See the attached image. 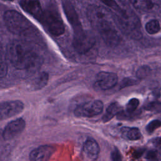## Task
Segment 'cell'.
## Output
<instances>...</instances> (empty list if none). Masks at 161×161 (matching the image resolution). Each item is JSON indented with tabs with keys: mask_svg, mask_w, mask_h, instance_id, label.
<instances>
[{
	"mask_svg": "<svg viewBox=\"0 0 161 161\" xmlns=\"http://www.w3.org/2000/svg\"><path fill=\"white\" fill-rule=\"evenodd\" d=\"M87 16L92 27L97 31L107 45L115 47L120 42L121 37L113 15L108 10L100 6L92 4L87 9Z\"/></svg>",
	"mask_w": 161,
	"mask_h": 161,
	"instance_id": "6da1fadb",
	"label": "cell"
},
{
	"mask_svg": "<svg viewBox=\"0 0 161 161\" xmlns=\"http://www.w3.org/2000/svg\"><path fill=\"white\" fill-rule=\"evenodd\" d=\"M6 55L12 65L18 70H34L42 64V58L28 42L13 40L6 47Z\"/></svg>",
	"mask_w": 161,
	"mask_h": 161,
	"instance_id": "7a4b0ae2",
	"label": "cell"
},
{
	"mask_svg": "<svg viewBox=\"0 0 161 161\" xmlns=\"http://www.w3.org/2000/svg\"><path fill=\"white\" fill-rule=\"evenodd\" d=\"M114 11L113 15L116 25L124 34L133 39L142 38L140 22L133 11L119 6Z\"/></svg>",
	"mask_w": 161,
	"mask_h": 161,
	"instance_id": "3957f363",
	"label": "cell"
},
{
	"mask_svg": "<svg viewBox=\"0 0 161 161\" xmlns=\"http://www.w3.org/2000/svg\"><path fill=\"white\" fill-rule=\"evenodd\" d=\"M7 29L17 35L30 36L38 33L36 27L22 14L15 10L6 11L3 16Z\"/></svg>",
	"mask_w": 161,
	"mask_h": 161,
	"instance_id": "277c9868",
	"label": "cell"
},
{
	"mask_svg": "<svg viewBox=\"0 0 161 161\" xmlns=\"http://www.w3.org/2000/svg\"><path fill=\"white\" fill-rule=\"evenodd\" d=\"M40 23L53 36H60L65 32L64 22L58 11L53 8L44 10Z\"/></svg>",
	"mask_w": 161,
	"mask_h": 161,
	"instance_id": "5b68a950",
	"label": "cell"
},
{
	"mask_svg": "<svg viewBox=\"0 0 161 161\" xmlns=\"http://www.w3.org/2000/svg\"><path fill=\"white\" fill-rule=\"evenodd\" d=\"M103 108L104 104L101 100H92L78 105L74 113L77 117L91 118L101 114Z\"/></svg>",
	"mask_w": 161,
	"mask_h": 161,
	"instance_id": "8992f818",
	"label": "cell"
},
{
	"mask_svg": "<svg viewBox=\"0 0 161 161\" xmlns=\"http://www.w3.org/2000/svg\"><path fill=\"white\" fill-rule=\"evenodd\" d=\"M62 6L65 14L73 29L74 36H79L83 34L86 31L82 28L80 19L74 6L67 1H64Z\"/></svg>",
	"mask_w": 161,
	"mask_h": 161,
	"instance_id": "52a82bcc",
	"label": "cell"
},
{
	"mask_svg": "<svg viewBox=\"0 0 161 161\" xmlns=\"http://www.w3.org/2000/svg\"><path fill=\"white\" fill-rule=\"evenodd\" d=\"M96 39L92 33L86 31L84 34L74 37L73 47L75 51L80 54L89 52L94 45Z\"/></svg>",
	"mask_w": 161,
	"mask_h": 161,
	"instance_id": "ba28073f",
	"label": "cell"
},
{
	"mask_svg": "<svg viewBox=\"0 0 161 161\" xmlns=\"http://www.w3.org/2000/svg\"><path fill=\"white\" fill-rule=\"evenodd\" d=\"M24 104L19 100L2 102L0 106V118L3 121L14 116L23 111Z\"/></svg>",
	"mask_w": 161,
	"mask_h": 161,
	"instance_id": "9c48e42d",
	"label": "cell"
},
{
	"mask_svg": "<svg viewBox=\"0 0 161 161\" xmlns=\"http://www.w3.org/2000/svg\"><path fill=\"white\" fill-rule=\"evenodd\" d=\"M118 80V77L115 73L101 71L96 75L95 84L101 90H108L114 87Z\"/></svg>",
	"mask_w": 161,
	"mask_h": 161,
	"instance_id": "30bf717a",
	"label": "cell"
},
{
	"mask_svg": "<svg viewBox=\"0 0 161 161\" xmlns=\"http://www.w3.org/2000/svg\"><path fill=\"white\" fill-rule=\"evenodd\" d=\"M25 126V121L21 118H18L11 121L4 127L2 134L3 138L5 140L14 138L23 132Z\"/></svg>",
	"mask_w": 161,
	"mask_h": 161,
	"instance_id": "8fae6325",
	"label": "cell"
},
{
	"mask_svg": "<svg viewBox=\"0 0 161 161\" xmlns=\"http://www.w3.org/2000/svg\"><path fill=\"white\" fill-rule=\"evenodd\" d=\"M19 4L25 12L39 22L41 21L44 10H43L39 0H19Z\"/></svg>",
	"mask_w": 161,
	"mask_h": 161,
	"instance_id": "7c38bea8",
	"label": "cell"
},
{
	"mask_svg": "<svg viewBox=\"0 0 161 161\" xmlns=\"http://www.w3.org/2000/svg\"><path fill=\"white\" fill-rule=\"evenodd\" d=\"M55 152V148L50 145H45L35 148L30 153L29 158L32 161H45L50 158Z\"/></svg>",
	"mask_w": 161,
	"mask_h": 161,
	"instance_id": "4fadbf2b",
	"label": "cell"
},
{
	"mask_svg": "<svg viewBox=\"0 0 161 161\" xmlns=\"http://www.w3.org/2000/svg\"><path fill=\"white\" fill-rule=\"evenodd\" d=\"M82 151L87 158L96 160L100 152V148L96 140L88 137L84 143Z\"/></svg>",
	"mask_w": 161,
	"mask_h": 161,
	"instance_id": "5bb4252c",
	"label": "cell"
},
{
	"mask_svg": "<svg viewBox=\"0 0 161 161\" xmlns=\"http://www.w3.org/2000/svg\"><path fill=\"white\" fill-rule=\"evenodd\" d=\"M121 136L128 140H137L141 138L140 130L136 127L124 126L121 128Z\"/></svg>",
	"mask_w": 161,
	"mask_h": 161,
	"instance_id": "9a60e30c",
	"label": "cell"
},
{
	"mask_svg": "<svg viewBox=\"0 0 161 161\" xmlns=\"http://www.w3.org/2000/svg\"><path fill=\"white\" fill-rule=\"evenodd\" d=\"M121 111V106L117 103L114 102L109 104V106L107 108L106 111L102 118V120L104 123L108 122L112 119L116 115L119 114Z\"/></svg>",
	"mask_w": 161,
	"mask_h": 161,
	"instance_id": "2e32d148",
	"label": "cell"
},
{
	"mask_svg": "<svg viewBox=\"0 0 161 161\" xmlns=\"http://www.w3.org/2000/svg\"><path fill=\"white\" fill-rule=\"evenodd\" d=\"M130 1L135 8L143 11H148L155 6L153 0H130Z\"/></svg>",
	"mask_w": 161,
	"mask_h": 161,
	"instance_id": "e0dca14e",
	"label": "cell"
},
{
	"mask_svg": "<svg viewBox=\"0 0 161 161\" xmlns=\"http://www.w3.org/2000/svg\"><path fill=\"white\" fill-rule=\"evenodd\" d=\"M33 87L35 89H40L45 86L48 80V74L45 72H42L33 80Z\"/></svg>",
	"mask_w": 161,
	"mask_h": 161,
	"instance_id": "ac0fdd59",
	"label": "cell"
},
{
	"mask_svg": "<svg viewBox=\"0 0 161 161\" xmlns=\"http://www.w3.org/2000/svg\"><path fill=\"white\" fill-rule=\"evenodd\" d=\"M145 29L148 34L153 35L160 31V25L158 20L151 19L146 23L145 26Z\"/></svg>",
	"mask_w": 161,
	"mask_h": 161,
	"instance_id": "d6986e66",
	"label": "cell"
},
{
	"mask_svg": "<svg viewBox=\"0 0 161 161\" xmlns=\"http://www.w3.org/2000/svg\"><path fill=\"white\" fill-rule=\"evenodd\" d=\"M150 73H151V69L148 66L142 65L138 69L136 75V77L140 80L148 76L150 74Z\"/></svg>",
	"mask_w": 161,
	"mask_h": 161,
	"instance_id": "ffe728a7",
	"label": "cell"
},
{
	"mask_svg": "<svg viewBox=\"0 0 161 161\" xmlns=\"http://www.w3.org/2000/svg\"><path fill=\"white\" fill-rule=\"evenodd\" d=\"M140 101L136 98L130 99L126 105V111L128 113L131 114L133 113L138 106Z\"/></svg>",
	"mask_w": 161,
	"mask_h": 161,
	"instance_id": "44dd1931",
	"label": "cell"
},
{
	"mask_svg": "<svg viewBox=\"0 0 161 161\" xmlns=\"http://www.w3.org/2000/svg\"><path fill=\"white\" fill-rule=\"evenodd\" d=\"M144 109L145 110L155 113L161 112V103L158 101L150 102L144 106Z\"/></svg>",
	"mask_w": 161,
	"mask_h": 161,
	"instance_id": "7402d4cb",
	"label": "cell"
},
{
	"mask_svg": "<svg viewBox=\"0 0 161 161\" xmlns=\"http://www.w3.org/2000/svg\"><path fill=\"white\" fill-rule=\"evenodd\" d=\"M139 80H140V79L138 78L136 79V78H133V77H126V78L123 79L122 80L121 82L120 83L119 89H123L128 86H131L136 85L139 83Z\"/></svg>",
	"mask_w": 161,
	"mask_h": 161,
	"instance_id": "603a6c76",
	"label": "cell"
},
{
	"mask_svg": "<svg viewBox=\"0 0 161 161\" xmlns=\"http://www.w3.org/2000/svg\"><path fill=\"white\" fill-rule=\"evenodd\" d=\"M160 126H161V121L158 119H154L151 121L146 126V130L148 133H152Z\"/></svg>",
	"mask_w": 161,
	"mask_h": 161,
	"instance_id": "cb8c5ba5",
	"label": "cell"
},
{
	"mask_svg": "<svg viewBox=\"0 0 161 161\" xmlns=\"http://www.w3.org/2000/svg\"><path fill=\"white\" fill-rule=\"evenodd\" d=\"M8 64L6 61L1 59V68H0V77L1 79L5 77L8 74Z\"/></svg>",
	"mask_w": 161,
	"mask_h": 161,
	"instance_id": "d4e9b609",
	"label": "cell"
},
{
	"mask_svg": "<svg viewBox=\"0 0 161 161\" xmlns=\"http://www.w3.org/2000/svg\"><path fill=\"white\" fill-rule=\"evenodd\" d=\"M111 159L114 161L122 160L121 154L119 150L116 147H114L111 153Z\"/></svg>",
	"mask_w": 161,
	"mask_h": 161,
	"instance_id": "484cf974",
	"label": "cell"
},
{
	"mask_svg": "<svg viewBox=\"0 0 161 161\" xmlns=\"http://www.w3.org/2000/svg\"><path fill=\"white\" fill-rule=\"evenodd\" d=\"M102 3H103L106 6H108L110 8H112L113 10L117 9L119 6L115 2L114 0H100Z\"/></svg>",
	"mask_w": 161,
	"mask_h": 161,
	"instance_id": "4316f807",
	"label": "cell"
},
{
	"mask_svg": "<svg viewBox=\"0 0 161 161\" xmlns=\"http://www.w3.org/2000/svg\"><path fill=\"white\" fill-rule=\"evenodd\" d=\"M157 157V152L155 150H153L148 151L145 155V158L148 160L156 159Z\"/></svg>",
	"mask_w": 161,
	"mask_h": 161,
	"instance_id": "83f0119b",
	"label": "cell"
},
{
	"mask_svg": "<svg viewBox=\"0 0 161 161\" xmlns=\"http://www.w3.org/2000/svg\"><path fill=\"white\" fill-rule=\"evenodd\" d=\"M152 143L156 148L161 149V138L157 137L154 138L152 141Z\"/></svg>",
	"mask_w": 161,
	"mask_h": 161,
	"instance_id": "f1b7e54d",
	"label": "cell"
},
{
	"mask_svg": "<svg viewBox=\"0 0 161 161\" xmlns=\"http://www.w3.org/2000/svg\"><path fill=\"white\" fill-rule=\"evenodd\" d=\"M144 151H145L144 148H139V149L135 150L133 153V157L136 158L140 157L144 153Z\"/></svg>",
	"mask_w": 161,
	"mask_h": 161,
	"instance_id": "f546056e",
	"label": "cell"
},
{
	"mask_svg": "<svg viewBox=\"0 0 161 161\" xmlns=\"http://www.w3.org/2000/svg\"><path fill=\"white\" fill-rule=\"evenodd\" d=\"M6 1H13V0H6Z\"/></svg>",
	"mask_w": 161,
	"mask_h": 161,
	"instance_id": "4dcf8cb0",
	"label": "cell"
}]
</instances>
